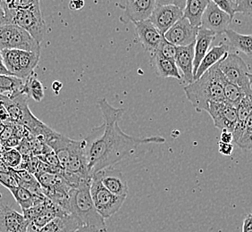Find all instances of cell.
<instances>
[{"mask_svg":"<svg viewBox=\"0 0 252 232\" xmlns=\"http://www.w3.org/2000/svg\"><path fill=\"white\" fill-rule=\"evenodd\" d=\"M93 175H95L100 180L102 185L111 193L119 197L127 198L129 188L121 170L107 167Z\"/></svg>","mask_w":252,"mask_h":232,"instance_id":"12","label":"cell"},{"mask_svg":"<svg viewBox=\"0 0 252 232\" xmlns=\"http://www.w3.org/2000/svg\"><path fill=\"white\" fill-rule=\"evenodd\" d=\"M97 104L104 122L94 128L83 140V151L91 177L128 158L140 145L165 143V139L159 136L140 139L126 134L119 126L125 110L112 107L106 98L99 99Z\"/></svg>","mask_w":252,"mask_h":232,"instance_id":"1","label":"cell"},{"mask_svg":"<svg viewBox=\"0 0 252 232\" xmlns=\"http://www.w3.org/2000/svg\"><path fill=\"white\" fill-rule=\"evenodd\" d=\"M18 49L30 52H41L40 44L25 29L12 24L0 25V51Z\"/></svg>","mask_w":252,"mask_h":232,"instance_id":"7","label":"cell"},{"mask_svg":"<svg viewBox=\"0 0 252 232\" xmlns=\"http://www.w3.org/2000/svg\"><path fill=\"white\" fill-rule=\"evenodd\" d=\"M198 30L199 27L190 25L183 16L164 34V39L175 47H185L195 42Z\"/></svg>","mask_w":252,"mask_h":232,"instance_id":"9","label":"cell"},{"mask_svg":"<svg viewBox=\"0 0 252 232\" xmlns=\"http://www.w3.org/2000/svg\"><path fill=\"white\" fill-rule=\"evenodd\" d=\"M219 66L226 80L241 87L246 96L252 97V73L243 58L237 54L228 52L219 62Z\"/></svg>","mask_w":252,"mask_h":232,"instance_id":"5","label":"cell"},{"mask_svg":"<svg viewBox=\"0 0 252 232\" xmlns=\"http://www.w3.org/2000/svg\"><path fill=\"white\" fill-rule=\"evenodd\" d=\"M219 63L184 87L187 99L198 112H207L211 102L224 100L222 84L223 74L219 69Z\"/></svg>","mask_w":252,"mask_h":232,"instance_id":"2","label":"cell"},{"mask_svg":"<svg viewBox=\"0 0 252 232\" xmlns=\"http://www.w3.org/2000/svg\"><path fill=\"white\" fill-rule=\"evenodd\" d=\"M40 54L30 51L20 50L19 64L15 77L22 80H26L32 73H34V69L39 63Z\"/></svg>","mask_w":252,"mask_h":232,"instance_id":"22","label":"cell"},{"mask_svg":"<svg viewBox=\"0 0 252 232\" xmlns=\"http://www.w3.org/2000/svg\"><path fill=\"white\" fill-rule=\"evenodd\" d=\"M183 16V10L175 5H156L149 20L164 36V34Z\"/></svg>","mask_w":252,"mask_h":232,"instance_id":"11","label":"cell"},{"mask_svg":"<svg viewBox=\"0 0 252 232\" xmlns=\"http://www.w3.org/2000/svg\"><path fill=\"white\" fill-rule=\"evenodd\" d=\"M5 15L6 24L17 25L25 29L39 44L43 40L47 25L42 17L40 4L27 9L5 10Z\"/></svg>","mask_w":252,"mask_h":232,"instance_id":"4","label":"cell"},{"mask_svg":"<svg viewBox=\"0 0 252 232\" xmlns=\"http://www.w3.org/2000/svg\"><path fill=\"white\" fill-rule=\"evenodd\" d=\"M225 36L229 41V48H233L240 52L251 57L252 54V35H244L234 31L233 29H227L225 31Z\"/></svg>","mask_w":252,"mask_h":232,"instance_id":"25","label":"cell"},{"mask_svg":"<svg viewBox=\"0 0 252 232\" xmlns=\"http://www.w3.org/2000/svg\"><path fill=\"white\" fill-rule=\"evenodd\" d=\"M222 84H223L224 100L229 104L237 107L238 104L241 102L243 97L246 96L245 93L241 87H238L237 85L230 83L224 76L222 81Z\"/></svg>","mask_w":252,"mask_h":232,"instance_id":"27","label":"cell"},{"mask_svg":"<svg viewBox=\"0 0 252 232\" xmlns=\"http://www.w3.org/2000/svg\"><path fill=\"white\" fill-rule=\"evenodd\" d=\"M24 83V80L14 75L0 74V95L10 99L15 98L22 94Z\"/></svg>","mask_w":252,"mask_h":232,"instance_id":"24","label":"cell"},{"mask_svg":"<svg viewBox=\"0 0 252 232\" xmlns=\"http://www.w3.org/2000/svg\"><path fill=\"white\" fill-rule=\"evenodd\" d=\"M0 184L9 190L12 188H15L17 185L15 177L13 176L11 169L8 171L0 170Z\"/></svg>","mask_w":252,"mask_h":232,"instance_id":"32","label":"cell"},{"mask_svg":"<svg viewBox=\"0 0 252 232\" xmlns=\"http://www.w3.org/2000/svg\"><path fill=\"white\" fill-rule=\"evenodd\" d=\"M82 224L72 214L55 218L47 223L39 232H73Z\"/></svg>","mask_w":252,"mask_h":232,"instance_id":"20","label":"cell"},{"mask_svg":"<svg viewBox=\"0 0 252 232\" xmlns=\"http://www.w3.org/2000/svg\"><path fill=\"white\" fill-rule=\"evenodd\" d=\"M193 59L194 43L185 47H177L175 62L188 84L193 82Z\"/></svg>","mask_w":252,"mask_h":232,"instance_id":"16","label":"cell"},{"mask_svg":"<svg viewBox=\"0 0 252 232\" xmlns=\"http://www.w3.org/2000/svg\"><path fill=\"white\" fill-rule=\"evenodd\" d=\"M210 0H185V6L183 12L184 16L189 24L195 27H200V22L205 10Z\"/></svg>","mask_w":252,"mask_h":232,"instance_id":"21","label":"cell"},{"mask_svg":"<svg viewBox=\"0 0 252 232\" xmlns=\"http://www.w3.org/2000/svg\"><path fill=\"white\" fill-rule=\"evenodd\" d=\"M0 74H5V75H13L12 73L7 71V69L5 67L4 63H3V59H2V56H1V52H0Z\"/></svg>","mask_w":252,"mask_h":232,"instance_id":"42","label":"cell"},{"mask_svg":"<svg viewBox=\"0 0 252 232\" xmlns=\"http://www.w3.org/2000/svg\"><path fill=\"white\" fill-rule=\"evenodd\" d=\"M9 191L13 195L16 203H18L22 208L23 212L38 203L43 202L44 199H46L45 196L36 195L31 192L28 189L20 186H16L15 188L10 189Z\"/></svg>","mask_w":252,"mask_h":232,"instance_id":"23","label":"cell"},{"mask_svg":"<svg viewBox=\"0 0 252 232\" xmlns=\"http://www.w3.org/2000/svg\"><path fill=\"white\" fill-rule=\"evenodd\" d=\"M220 142L222 143H227V144H233V134L232 132L222 130V133L220 136Z\"/></svg>","mask_w":252,"mask_h":232,"instance_id":"40","label":"cell"},{"mask_svg":"<svg viewBox=\"0 0 252 232\" xmlns=\"http://www.w3.org/2000/svg\"><path fill=\"white\" fill-rule=\"evenodd\" d=\"M156 6V0H125V19L131 22L148 20Z\"/></svg>","mask_w":252,"mask_h":232,"instance_id":"15","label":"cell"},{"mask_svg":"<svg viewBox=\"0 0 252 232\" xmlns=\"http://www.w3.org/2000/svg\"><path fill=\"white\" fill-rule=\"evenodd\" d=\"M233 17L210 1L202 15L200 27L213 31L214 33H223L229 29Z\"/></svg>","mask_w":252,"mask_h":232,"instance_id":"10","label":"cell"},{"mask_svg":"<svg viewBox=\"0 0 252 232\" xmlns=\"http://www.w3.org/2000/svg\"><path fill=\"white\" fill-rule=\"evenodd\" d=\"M252 0H238L237 3L234 4L233 10L235 14L239 13L245 15H252Z\"/></svg>","mask_w":252,"mask_h":232,"instance_id":"34","label":"cell"},{"mask_svg":"<svg viewBox=\"0 0 252 232\" xmlns=\"http://www.w3.org/2000/svg\"><path fill=\"white\" fill-rule=\"evenodd\" d=\"M84 5H85L84 0H70L69 2V8L73 11L83 9Z\"/></svg>","mask_w":252,"mask_h":232,"instance_id":"39","label":"cell"},{"mask_svg":"<svg viewBox=\"0 0 252 232\" xmlns=\"http://www.w3.org/2000/svg\"><path fill=\"white\" fill-rule=\"evenodd\" d=\"M0 2H1V0H0Z\"/></svg>","mask_w":252,"mask_h":232,"instance_id":"46","label":"cell"},{"mask_svg":"<svg viewBox=\"0 0 252 232\" xmlns=\"http://www.w3.org/2000/svg\"><path fill=\"white\" fill-rule=\"evenodd\" d=\"M229 1H231L232 3H233V4H235V3H237L238 0H229Z\"/></svg>","mask_w":252,"mask_h":232,"instance_id":"45","label":"cell"},{"mask_svg":"<svg viewBox=\"0 0 252 232\" xmlns=\"http://www.w3.org/2000/svg\"><path fill=\"white\" fill-rule=\"evenodd\" d=\"M73 232H99L98 230L93 226H88V225H81Z\"/></svg>","mask_w":252,"mask_h":232,"instance_id":"41","label":"cell"},{"mask_svg":"<svg viewBox=\"0 0 252 232\" xmlns=\"http://www.w3.org/2000/svg\"><path fill=\"white\" fill-rule=\"evenodd\" d=\"M210 1L213 2L215 5H218L219 8H221L233 18V16L235 15L234 10H233L234 4L232 3L231 1H229V0H210Z\"/></svg>","mask_w":252,"mask_h":232,"instance_id":"35","label":"cell"},{"mask_svg":"<svg viewBox=\"0 0 252 232\" xmlns=\"http://www.w3.org/2000/svg\"><path fill=\"white\" fill-rule=\"evenodd\" d=\"M229 49L230 48L227 44L223 43V42L209 49L208 53L205 55L203 59L199 63L193 81L201 77L203 75V73H206L209 68L212 67L216 63L220 62L224 58V56L229 52Z\"/></svg>","mask_w":252,"mask_h":232,"instance_id":"18","label":"cell"},{"mask_svg":"<svg viewBox=\"0 0 252 232\" xmlns=\"http://www.w3.org/2000/svg\"><path fill=\"white\" fill-rule=\"evenodd\" d=\"M62 87H63V84L59 81L54 82L53 84H52V89L55 92V94H57V95L59 94V92L62 89Z\"/></svg>","mask_w":252,"mask_h":232,"instance_id":"43","label":"cell"},{"mask_svg":"<svg viewBox=\"0 0 252 232\" xmlns=\"http://www.w3.org/2000/svg\"><path fill=\"white\" fill-rule=\"evenodd\" d=\"M219 153L221 155H225V156H231L233 155V144H227V143H219Z\"/></svg>","mask_w":252,"mask_h":232,"instance_id":"37","label":"cell"},{"mask_svg":"<svg viewBox=\"0 0 252 232\" xmlns=\"http://www.w3.org/2000/svg\"><path fill=\"white\" fill-rule=\"evenodd\" d=\"M152 63L160 77L174 78L177 80L182 79L179 69L176 66L174 60L164 58L161 54L155 52L152 54Z\"/></svg>","mask_w":252,"mask_h":232,"instance_id":"19","label":"cell"},{"mask_svg":"<svg viewBox=\"0 0 252 232\" xmlns=\"http://www.w3.org/2000/svg\"><path fill=\"white\" fill-rule=\"evenodd\" d=\"M29 222L0 199V232H27Z\"/></svg>","mask_w":252,"mask_h":232,"instance_id":"13","label":"cell"},{"mask_svg":"<svg viewBox=\"0 0 252 232\" xmlns=\"http://www.w3.org/2000/svg\"><path fill=\"white\" fill-rule=\"evenodd\" d=\"M38 4H40V0H13L9 5H7V9H27Z\"/></svg>","mask_w":252,"mask_h":232,"instance_id":"33","label":"cell"},{"mask_svg":"<svg viewBox=\"0 0 252 232\" xmlns=\"http://www.w3.org/2000/svg\"><path fill=\"white\" fill-rule=\"evenodd\" d=\"M4 161L5 164L8 165L10 169H17L22 163V156L17 150L11 149L7 151L4 155Z\"/></svg>","mask_w":252,"mask_h":232,"instance_id":"30","label":"cell"},{"mask_svg":"<svg viewBox=\"0 0 252 232\" xmlns=\"http://www.w3.org/2000/svg\"><path fill=\"white\" fill-rule=\"evenodd\" d=\"M207 113L211 116L214 124L219 130H226L233 132L237 121L236 107L229 104L225 100L211 102L208 107Z\"/></svg>","mask_w":252,"mask_h":232,"instance_id":"8","label":"cell"},{"mask_svg":"<svg viewBox=\"0 0 252 232\" xmlns=\"http://www.w3.org/2000/svg\"><path fill=\"white\" fill-rule=\"evenodd\" d=\"M38 159L45 163L46 165H49L50 167H52L54 169L62 170L60 164H59V158L52 149L49 150V152H47L44 155H39Z\"/></svg>","mask_w":252,"mask_h":232,"instance_id":"31","label":"cell"},{"mask_svg":"<svg viewBox=\"0 0 252 232\" xmlns=\"http://www.w3.org/2000/svg\"><path fill=\"white\" fill-rule=\"evenodd\" d=\"M176 49H177V47H175V45L170 43L167 40H165L163 38L156 52L161 54L164 58H168V59L175 61V56H176Z\"/></svg>","mask_w":252,"mask_h":232,"instance_id":"29","label":"cell"},{"mask_svg":"<svg viewBox=\"0 0 252 232\" xmlns=\"http://www.w3.org/2000/svg\"><path fill=\"white\" fill-rule=\"evenodd\" d=\"M6 22H5V11L3 9L2 5H0V25H5Z\"/></svg>","mask_w":252,"mask_h":232,"instance_id":"44","label":"cell"},{"mask_svg":"<svg viewBox=\"0 0 252 232\" xmlns=\"http://www.w3.org/2000/svg\"><path fill=\"white\" fill-rule=\"evenodd\" d=\"M136 35L143 48L151 53H155L164 36L151 24L150 20L134 22Z\"/></svg>","mask_w":252,"mask_h":232,"instance_id":"14","label":"cell"},{"mask_svg":"<svg viewBox=\"0 0 252 232\" xmlns=\"http://www.w3.org/2000/svg\"><path fill=\"white\" fill-rule=\"evenodd\" d=\"M252 115L248 117L247 121L245 123V128L243 130L242 135L237 141L236 145L241 148L251 150L252 147Z\"/></svg>","mask_w":252,"mask_h":232,"instance_id":"28","label":"cell"},{"mask_svg":"<svg viewBox=\"0 0 252 232\" xmlns=\"http://www.w3.org/2000/svg\"><path fill=\"white\" fill-rule=\"evenodd\" d=\"M91 179L83 181L70 190L66 212L76 218L82 225L93 226L99 232H107L105 220L97 213L93 204L90 191Z\"/></svg>","mask_w":252,"mask_h":232,"instance_id":"3","label":"cell"},{"mask_svg":"<svg viewBox=\"0 0 252 232\" xmlns=\"http://www.w3.org/2000/svg\"><path fill=\"white\" fill-rule=\"evenodd\" d=\"M156 5H175L184 10L185 0H156Z\"/></svg>","mask_w":252,"mask_h":232,"instance_id":"36","label":"cell"},{"mask_svg":"<svg viewBox=\"0 0 252 232\" xmlns=\"http://www.w3.org/2000/svg\"><path fill=\"white\" fill-rule=\"evenodd\" d=\"M243 232H252V215L251 213H248L243 218Z\"/></svg>","mask_w":252,"mask_h":232,"instance_id":"38","label":"cell"},{"mask_svg":"<svg viewBox=\"0 0 252 232\" xmlns=\"http://www.w3.org/2000/svg\"><path fill=\"white\" fill-rule=\"evenodd\" d=\"M217 34L209 29L199 27L198 33L194 42L193 79L197 73L199 63L205 55L208 53L211 44L216 38Z\"/></svg>","mask_w":252,"mask_h":232,"instance_id":"17","label":"cell"},{"mask_svg":"<svg viewBox=\"0 0 252 232\" xmlns=\"http://www.w3.org/2000/svg\"><path fill=\"white\" fill-rule=\"evenodd\" d=\"M23 95L26 97H32L35 101L40 102L44 97V87L42 83L36 77L35 73H32L29 77L25 80L24 86L22 88Z\"/></svg>","mask_w":252,"mask_h":232,"instance_id":"26","label":"cell"},{"mask_svg":"<svg viewBox=\"0 0 252 232\" xmlns=\"http://www.w3.org/2000/svg\"></svg>","mask_w":252,"mask_h":232,"instance_id":"47","label":"cell"},{"mask_svg":"<svg viewBox=\"0 0 252 232\" xmlns=\"http://www.w3.org/2000/svg\"><path fill=\"white\" fill-rule=\"evenodd\" d=\"M93 204L104 220L110 219L120 210L126 198L111 193L102 185L100 180L93 175L90 186Z\"/></svg>","mask_w":252,"mask_h":232,"instance_id":"6","label":"cell"}]
</instances>
